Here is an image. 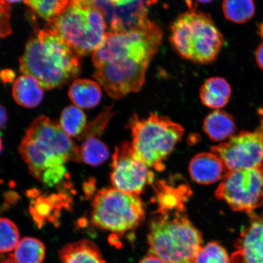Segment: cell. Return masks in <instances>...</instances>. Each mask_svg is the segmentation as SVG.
I'll list each match as a JSON object with an SVG mask.
<instances>
[{
	"instance_id": "1",
	"label": "cell",
	"mask_w": 263,
	"mask_h": 263,
	"mask_svg": "<svg viewBox=\"0 0 263 263\" xmlns=\"http://www.w3.org/2000/svg\"><path fill=\"white\" fill-rule=\"evenodd\" d=\"M162 38L160 26L148 18L133 28L107 32L92 55L95 80L117 100L140 91Z\"/></svg>"
},
{
	"instance_id": "2",
	"label": "cell",
	"mask_w": 263,
	"mask_h": 263,
	"mask_svg": "<svg viewBox=\"0 0 263 263\" xmlns=\"http://www.w3.org/2000/svg\"><path fill=\"white\" fill-rule=\"evenodd\" d=\"M79 57L57 33L44 29L26 44L20 59V69L24 74L37 79L43 88L53 89L78 77Z\"/></svg>"
},
{
	"instance_id": "3",
	"label": "cell",
	"mask_w": 263,
	"mask_h": 263,
	"mask_svg": "<svg viewBox=\"0 0 263 263\" xmlns=\"http://www.w3.org/2000/svg\"><path fill=\"white\" fill-rule=\"evenodd\" d=\"M149 254L164 263H193L202 247L201 233L185 212L158 214L149 223Z\"/></svg>"
},
{
	"instance_id": "4",
	"label": "cell",
	"mask_w": 263,
	"mask_h": 263,
	"mask_svg": "<svg viewBox=\"0 0 263 263\" xmlns=\"http://www.w3.org/2000/svg\"><path fill=\"white\" fill-rule=\"evenodd\" d=\"M170 40L181 57L199 64L212 63L224 44L222 33L211 16L194 8L174 21Z\"/></svg>"
},
{
	"instance_id": "5",
	"label": "cell",
	"mask_w": 263,
	"mask_h": 263,
	"mask_svg": "<svg viewBox=\"0 0 263 263\" xmlns=\"http://www.w3.org/2000/svg\"><path fill=\"white\" fill-rule=\"evenodd\" d=\"M128 129L133 136L135 155L158 172L165 169L167 158L183 136V127L166 117L151 114L146 118H130Z\"/></svg>"
},
{
	"instance_id": "6",
	"label": "cell",
	"mask_w": 263,
	"mask_h": 263,
	"mask_svg": "<svg viewBox=\"0 0 263 263\" xmlns=\"http://www.w3.org/2000/svg\"><path fill=\"white\" fill-rule=\"evenodd\" d=\"M49 24V29L82 57L93 54L103 42L107 33L106 18L89 2L69 0L67 7Z\"/></svg>"
},
{
	"instance_id": "7",
	"label": "cell",
	"mask_w": 263,
	"mask_h": 263,
	"mask_svg": "<svg viewBox=\"0 0 263 263\" xmlns=\"http://www.w3.org/2000/svg\"><path fill=\"white\" fill-rule=\"evenodd\" d=\"M91 206L92 225L117 235L136 229L145 218V208L139 196L114 187L98 191Z\"/></svg>"
},
{
	"instance_id": "8",
	"label": "cell",
	"mask_w": 263,
	"mask_h": 263,
	"mask_svg": "<svg viewBox=\"0 0 263 263\" xmlns=\"http://www.w3.org/2000/svg\"><path fill=\"white\" fill-rule=\"evenodd\" d=\"M23 141L38 159L44 161L47 169L64 165L67 161H82L80 148L60 125L45 115L29 125Z\"/></svg>"
},
{
	"instance_id": "9",
	"label": "cell",
	"mask_w": 263,
	"mask_h": 263,
	"mask_svg": "<svg viewBox=\"0 0 263 263\" xmlns=\"http://www.w3.org/2000/svg\"><path fill=\"white\" fill-rule=\"evenodd\" d=\"M215 195L233 211L248 215L255 212L263 205V165L229 171Z\"/></svg>"
},
{
	"instance_id": "10",
	"label": "cell",
	"mask_w": 263,
	"mask_h": 263,
	"mask_svg": "<svg viewBox=\"0 0 263 263\" xmlns=\"http://www.w3.org/2000/svg\"><path fill=\"white\" fill-rule=\"evenodd\" d=\"M211 152L221 159L228 172L263 165V118L255 130L240 132L212 147Z\"/></svg>"
},
{
	"instance_id": "11",
	"label": "cell",
	"mask_w": 263,
	"mask_h": 263,
	"mask_svg": "<svg viewBox=\"0 0 263 263\" xmlns=\"http://www.w3.org/2000/svg\"><path fill=\"white\" fill-rule=\"evenodd\" d=\"M135 155L129 141L115 148L111 162V182L115 189L139 196L153 183L154 174Z\"/></svg>"
},
{
	"instance_id": "12",
	"label": "cell",
	"mask_w": 263,
	"mask_h": 263,
	"mask_svg": "<svg viewBox=\"0 0 263 263\" xmlns=\"http://www.w3.org/2000/svg\"><path fill=\"white\" fill-rule=\"evenodd\" d=\"M250 221L235 240L232 263H263V213L249 214Z\"/></svg>"
},
{
	"instance_id": "13",
	"label": "cell",
	"mask_w": 263,
	"mask_h": 263,
	"mask_svg": "<svg viewBox=\"0 0 263 263\" xmlns=\"http://www.w3.org/2000/svg\"><path fill=\"white\" fill-rule=\"evenodd\" d=\"M51 195H39L37 191H29L28 195L33 199L29 206V213L38 228H41L47 223L59 224L61 213L63 210H69L72 206V199L65 192Z\"/></svg>"
},
{
	"instance_id": "14",
	"label": "cell",
	"mask_w": 263,
	"mask_h": 263,
	"mask_svg": "<svg viewBox=\"0 0 263 263\" xmlns=\"http://www.w3.org/2000/svg\"><path fill=\"white\" fill-rule=\"evenodd\" d=\"M225 164L213 153L197 154L191 160L189 172L192 179L200 185H210L222 179L228 173Z\"/></svg>"
},
{
	"instance_id": "15",
	"label": "cell",
	"mask_w": 263,
	"mask_h": 263,
	"mask_svg": "<svg viewBox=\"0 0 263 263\" xmlns=\"http://www.w3.org/2000/svg\"><path fill=\"white\" fill-rule=\"evenodd\" d=\"M156 187L158 214L185 212V202L190 195L187 185L174 186L173 184L161 181Z\"/></svg>"
},
{
	"instance_id": "16",
	"label": "cell",
	"mask_w": 263,
	"mask_h": 263,
	"mask_svg": "<svg viewBox=\"0 0 263 263\" xmlns=\"http://www.w3.org/2000/svg\"><path fill=\"white\" fill-rule=\"evenodd\" d=\"M59 258L61 263H105L98 246L87 239L65 245Z\"/></svg>"
},
{
	"instance_id": "17",
	"label": "cell",
	"mask_w": 263,
	"mask_h": 263,
	"mask_svg": "<svg viewBox=\"0 0 263 263\" xmlns=\"http://www.w3.org/2000/svg\"><path fill=\"white\" fill-rule=\"evenodd\" d=\"M12 96L20 106L34 108L39 106L44 98V90L37 79L23 74L16 79L13 85Z\"/></svg>"
},
{
	"instance_id": "18",
	"label": "cell",
	"mask_w": 263,
	"mask_h": 263,
	"mask_svg": "<svg viewBox=\"0 0 263 263\" xmlns=\"http://www.w3.org/2000/svg\"><path fill=\"white\" fill-rule=\"evenodd\" d=\"M200 99L205 106L219 110L229 103L232 88L225 79L210 78L200 87Z\"/></svg>"
},
{
	"instance_id": "19",
	"label": "cell",
	"mask_w": 263,
	"mask_h": 263,
	"mask_svg": "<svg viewBox=\"0 0 263 263\" xmlns=\"http://www.w3.org/2000/svg\"><path fill=\"white\" fill-rule=\"evenodd\" d=\"M203 128L210 139L219 142L230 139L236 130L234 118L221 110H216L207 115Z\"/></svg>"
},
{
	"instance_id": "20",
	"label": "cell",
	"mask_w": 263,
	"mask_h": 263,
	"mask_svg": "<svg viewBox=\"0 0 263 263\" xmlns=\"http://www.w3.org/2000/svg\"><path fill=\"white\" fill-rule=\"evenodd\" d=\"M68 97L76 106L91 108L98 106L102 98L100 85L90 80H77L71 85Z\"/></svg>"
},
{
	"instance_id": "21",
	"label": "cell",
	"mask_w": 263,
	"mask_h": 263,
	"mask_svg": "<svg viewBox=\"0 0 263 263\" xmlns=\"http://www.w3.org/2000/svg\"><path fill=\"white\" fill-rule=\"evenodd\" d=\"M45 254V246L41 240L26 237L21 239L11 255L17 263H43Z\"/></svg>"
},
{
	"instance_id": "22",
	"label": "cell",
	"mask_w": 263,
	"mask_h": 263,
	"mask_svg": "<svg viewBox=\"0 0 263 263\" xmlns=\"http://www.w3.org/2000/svg\"><path fill=\"white\" fill-rule=\"evenodd\" d=\"M222 9L229 21L235 24H245L254 16V0H223Z\"/></svg>"
},
{
	"instance_id": "23",
	"label": "cell",
	"mask_w": 263,
	"mask_h": 263,
	"mask_svg": "<svg viewBox=\"0 0 263 263\" xmlns=\"http://www.w3.org/2000/svg\"><path fill=\"white\" fill-rule=\"evenodd\" d=\"M80 149L81 160L91 166H100L109 156L108 146L96 137L85 140Z\"/></svg>"
},
{
	"instance_id": "24",
	"label": "cell",
	"mask_w": 263,
	"mask_h": 263,
	"mask_svg": "<svg viewBox=\"0 0 263 263\" xmlns=\"http://www.w3.org/2000/svg\"><path fill=\"white\" fill-rule=\"evenodd\" d=\"M86 123V115L80 107L69 106L62 111L59 125L67 136L75 137L82 133Z\"/></svg>"
},
{
	"instance_id": "25",
	"label": "cell",
	"mask_w": 263,
	"mask_h": 263,
	"mask_svg": "<svg viewBox=\"0 0 263 263\" xmlns=\"http://www.w3.org/2000/svg\"><path fill=\"white\" fill-rule=\"evenodd\" d=\"M24 2L36 14L49 22L60 14L69 4V0H24Z\"/></svg>"
},
{
	"instance_id": "26",
	"label": "cell",
	"mask_w": 263,
	"mask_h": 263,
	"mask_svg": "<svg viewBox=\"0 0 263 263\" xmlns=\"http://www.w3.org/2000/svg\"><path fill=\"white\" fill-rule=\"evenodd\" d=\"M226 249L218 242L213 241L202 246L193 263H231Z\"/></svg>"
},
{
	"instance_id": "27",
	"label": "cell",
	"mask_w": 263,
	"mask_h": 263,
	"mask_svg": "<svg viewBox=\"0 0 263 263\" xmlns=\"http://www.w3.org/2000/svg\"><path fill=\"white\" fill-rule=\"evenodd\" d=\"M20 241L15 223L7 218H0V254L14 251Z\"/></svg>"
},
{
	"instance_id": "28",
	"label": "cell",
	"mask_w": 263,
	"mask_h": 263,
	"mask_svg": "<svg viewBox=\"0 0 263 263\" xmlns=\"http://www.w3.org/2000/svg\"><path fill=\"white\" fill-rule=\"evenodd\" d=\"M110 108H108L106 111L101 114L93 122L90 123L87 127H85L82 133L78 137L79 140H85L88 138L95 137L100 134L106 126V124L109 120Z\"/></svg>"
},
{
	"instance_id": "29",
	"label": "cell",
	"mask_w": 263,
	"mask_h": 263,
	"mask_svg": "<svg viewBox=\"0 0 263 263\" xmlns=\"http://www.w3.org/2000/svg\"><path fill=\"white\" fill-rule=\"evenodd\" d=\"M66 174L67 169L64 165L49 167L43 173L41 181L45 186L53 187L62 183Z\"/></svg>"
},
{
	"instance_id": "30",
	"label": "cell",
	"mask_w": 263,
	"mask_h": 263,
	"mask_svg": "<svg viewBox=\"0 0 263 263\" xmlns=\"http://www.w3.org/2000/svg\"><path fill=\"white\" fill-rule=\"evenodd\" d=\"M11 16V6L9 3L0 0V34L5 37L11 34V28L9 21Z\"/></svg>"
},
{
	"instance_id": "31",
	"label": "cell",
	"mask_w": 263,
	"mask_h": 263,
	"mask_svg": "<svg viewBox=\"0 0 263 263\" xmlns=\"http://www.w3.org/2000/svg\"><path fill=\"white\" fill-rule=\"evenodd\" d=\"M94 6L103 13L106 21L110 17L114 6L111 4L109 0H91Z\"/></svg>"
},
{
	"instance_id": "32",
	"label": "cell",
	"mask_w": 263,
	"mask_h": 263,
	"mask_svg": "<svg viewBox=\"0 0 263 263\" xmlns=\"http://www.w3.org/2000/svg\"><path fill=\"white\" fill-rule=\"evenodd\" d=\"M111 4L117 7H125L139 2L141 0H109Z\"/></svg>"
},
{
	"instance_id": "33",
	"label": "cell",
	"mask_w": 263,
	"mask_h": 263,
	"mask_svg": "<svg viewBox=\"0 0 263 263\" xmlns=\"http://www.w3.org/2000/svg\"><path fill=\"white\" fill-rule=\"evenodd\" d=\"M255 58L258 67L263 70V43L256 49Z\"/></svg>"
},
{
	"instance_id": "34",
	"label": "cell",
	"mask_w": 263,
	"mask_h": 263,
	"mask_svg": "<svg viewBox=\"0 0 263 263\" xmlns=\"http://www.w3.org/2000/svg\"><path fill=\"white\" fill-rule=\"evenodd\" d=\"M8 114L5 108L0 104V130L5 126L8 121Z\"/></svg>"
},
{
	"instance_id": "35",
	"label": "cell",
	"mask_w": 263,
	"mask_h": 263,
	"mask_svg": "<svg viewBox=\"0 0 263 263\" xmlns=\"http://www.w3.org/2000/svg\"><path fill=\"white\" fill-rule=\"evenodd\" d=\"M139 263H164L162 259L152 254H148L141 259Z\"/></svg>"
},
{
	"instance_id": "36",
	"label": "cell",
	"mask_w": 263,
	"mask_h": 263,
	"mask_svg": "<svg viewBox=\"0 0 263 263\" xmlns=\"http://www.w3.org/2000/svg\"><path fill=\"white\" fill-rule=\"evenodd\" d=\"M93 187L94 185L92 182L85 183L84 185V191L85 193V195L88 197L90 196L92 193H93Z\"/></svg>"
},
{
	"instance_id": "37",
	"label": "cell",
	"mask_w": 263,
	"mask_h": 263,
	"mask_svg": "<svg viewBox=\"0 0 263 263\" xmlns=\"http://www.w3.org/2000/svg\"><path fill=\"white\" fill-rule=\"evenodd\" d=\"M0 263H17L15 260V259L13 258V256L10 254L8 258H6L4 259V260H3Z\"/></svg>"
},
{
	"instance_id": "38",
	"label": "cell",
	"mask_w": 263,
	"mask_h": 263,
	"mask_svg": "<svg viewBox=\"0 0 263 263\" xmlns=\"http://www.w3.org/2000/svg\"><path fill=\"white\" fill-rule=\"evenodd\" d=\"M259 34L260 35L261 37L263 39V22L261 23L260 25L259 26Z\"/></svg>"
},
{
	"instance_id": "39",
	"label": "cell",
	"mask_w": 263,
	"mask_h": 263,
	"mask_svg": "<svg viewBox=\"0 0 263 263\" xmlns=\"http://www.w3.org/2000/svg\"><path fill=\"white\" fill-rule=\"evenodd\" d=\"M4 1L8 3H15L21 2L22 0H4Z\"/></svg>"
},
{
	"instance_id": "40",
	"label": "cell",
	"mask_w": 263,
	"mask_h": 263,
	"mask_svg": "<svg viewBox=\"0 0 263 263\" xmlns=\"http://www.w3.org/2000/svg\"><path fill=\"white\" fill-rule=\"evenodd\" d=\"M196 1L202 3H209L213 1V0H196Z\"/></svg>"
},
{
	"instance_id": "41",
	"label": "cell",
	"mask_w": 263,
	"mask_h": 263,
	"mask_svg": "<svg viewBox=\"0 0 263 263\" xmlns=\"http://www.w3.org/2000/svg\"><path fill=\"white\" fill-rule=\"evenodd\" d=\"M3 151V143L1 137H0V154L2 153Z\"/></svg>"
},
{
	"instance_id": "42",
	"label": "cell",
	"mask_w": 263,
	"mask_h": 263,
	"mask_svg": "<svg viewBox=\"0 0 263 263\" xmlns=\"http://www.w3.org/2000/svg\"><path fill=\"white\" fill-rule=\"evenodd\" d=\"M0 36H1V34H0Z\"/></svg>"
}]
</instances>
